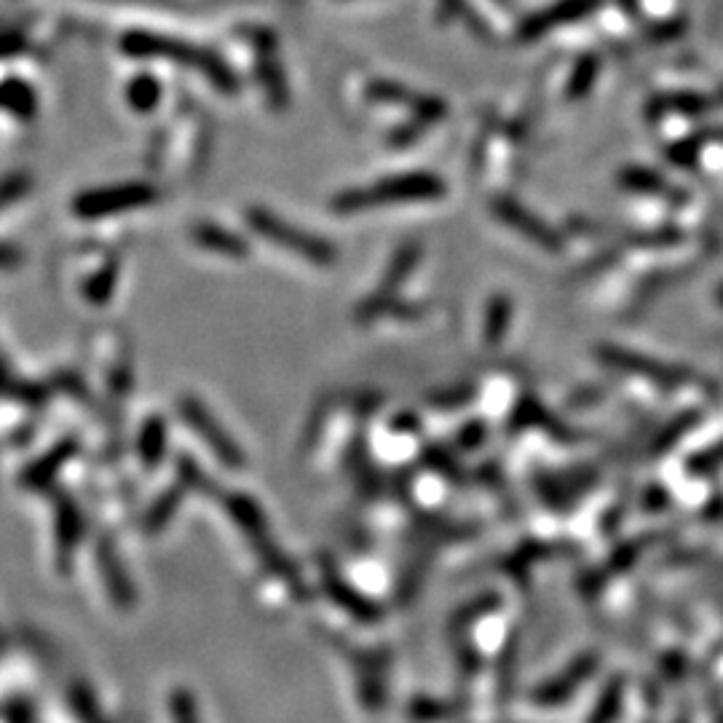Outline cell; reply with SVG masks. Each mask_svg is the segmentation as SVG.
Listing matches in <instances>:
<instances>
[{"label": "cell", "mask_w": 723, "mask_h": 723, "mask_svg": "<svg viewBox=\"0 0 723 723\" xmlns=\"http://www.w3.org/2000/svg\"><path fill=\"white\" fill-rule=\"evenodd\" d=\"M142 199H148V190L142 188H115V190H100V194L86 196L84 201H78V210L86 215H102V212L124 210V207L140 204Z\"/></svg>", "instance_id": "cell-1"}]
</instances>
